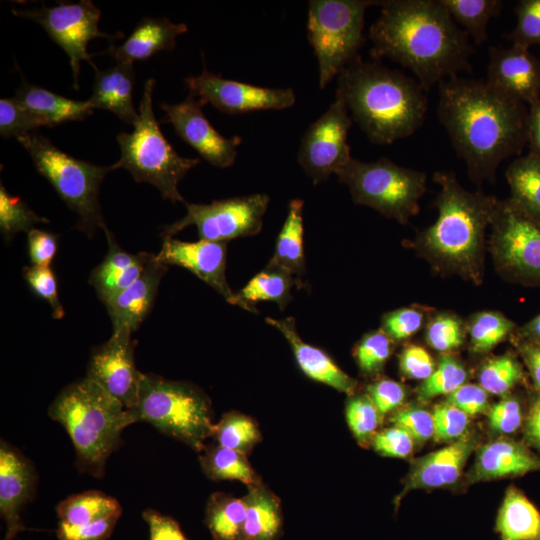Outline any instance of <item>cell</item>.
Here are the masks:
<instances>
[{
  "label": "cell",
  "instance_id": "obj_7",
  "mask_svg": "<svg viewBox=\"0 0 540 540\" xmlns=\"http://www.w3.org/2000/svg\"><path fill=\"white\" fill-rule=\"evenodd\" d=\"M137 422H147L201 453L211 438L212 403L198 386L155 374H143L138 404L132 410Z\"/></svg>",
  "mask_w": 540,
  "mask_h": 540
},
{
  "label": "cell",
  "instance_id": "obj_61",
  "mask_svg": "<svg viewBox=\"0 0 540 540\" xmlns=\"http://www.w3.org/2000/svg\"><path fill=\"white\" fill-rule=\"evenodd\" d=\"M523 431L525 442L540 451V393L537 391L531 396Z\"/></svg>",
  "mask_w": 540,
  "mask_h": 540
},
{
  "label": "cell",
  "instance_id": "obj_18",
  "mask_svg": "<svg viewBox=\"0 0 540 540\" xmlns=\"http://www.w3.org/2000/svg\"><path fill=\"white\" fill-rule=\"evenodd\" d=\"M227 243L199 239L185 242L163 238L156 258L162 264L183 267L212 287L228 303L241 307V302L226 279Z\"/></svg>",
  "mask_w": 540,
  "mask_h": 540
},
{
  "label": "cell",
  "instance_id": "obj_45",
  "mask_svg": "<svg viewBox=\"0 0 540 540\" xmlns=\"http://www.w3.org/2000/svg\"><path fill=\"white\" fill-rule=\"evenodd\" d=\"M466 335V325L451 312H441L432 316L425 327V340L434 350L449 354L460 348Z\"/></svg>",
  "mask_w": 540,
  "mask_h": 540
},
{
  "label": "cell",
  "instance_id": "obj_36",
  "mask_svg": "<svg viewBox=\"0 0 540 540\" xmlns=\"http://www.w3.org/2000/svg\"><path fill=\"white\" fill-rule=\"evenodd\" d=\"M246 516L244 498L216 492L205 508V524L214 540H240Z\"/></svg>",
  "mask_w": 540,
  "mask_h": 540
},
{
  "label": "cell",
  "instance_id": "obj_44",
  "mask_svg": "<svg viewBox=\"0 0 540 540\" xmlns=\"http://www.w3.org/2000/svg\"><path fill=\"white\" fill-rule=\"evenodd\" d=\"M347 424L361 446L371 445L382 416L367 393L349 396L345 406Z\"/></svg>",
  "mask_w": 540,
  "mask_h": 540
},
{
  "label": "cell",
  "instance_id": "obj_37",
  "mask_svg": "<svg viewBox=\"0 0 540 540\" xmlns=\"http://www.w3.org/2000/svg\"><path fill=\"white\" fill-rule=\"evenodd\" d=\"M453 20L463 26L464 31L476 45L488 39V23L502 9L499 0H441Z\"/></svg>",
  "mask_w": 540,
  "mask_h": 540
},
{
  "label": "cell",
  "instance_id": "obj_10",
  "mask_svg": "<svg viewBox=\"0 0 540 540\" xmlns=\"http://www.w3.org/2000/svg\"><path fill=\"white\" fill-rule=\"evenodd\" d=\"M371 0H310L307 35L318 64L319 87L329 82L359 55L366 10Z\"/></svg>",
  "mask_w": 540,
  "mask_h": 540
},
{
  "label": "cell",
  "instance_id": "obj_13",
  "mask_svg": "<svg viewBox=\"0 0 540 540\" xmlns=\"http://www.w3.org/2000/svg\"><path fill=\"white\" fill-rule=\"evenodd\" d=\"M12 13L40 24L49 37L64 50L69 57L74 88L77 90L81 61H87L94 66L92 55L87 51L89 41L94 38H117L99 30L101 11L90 0L59 2L54 6L43 5L30 10L12 9Z\"/></svg>",
  "mask_w": 540,
  "mask_h": 540
},
{
  "label": "cell",
  "instance_id": "obj_57",
  "mask_svg": "<svg viewBox=\"0 0 540 540\" xmlns=\"http://www.w3.org/2000/svg\"><path fill=\"white\" fill-rule=\"evenodd\" d=\"M120 516H110L85 526H67L58 524L56 535L58 540H107Z\"/></svg>",
  "mask_w": 540,
  "mask_h": 540
},
{
  "label": "cell",
  "instance_id": "obj_16",
  "mask_svg": "<svg viewBox=\"0 0 540 540\" xmlns=\"http://www.w3.org/2000/svg\"><path fill=\"white\" fill-rule=\"evenodd\" d=\"M134 350L131 334L113 332L108 341L92 350L86 369V377L131 411L138 404L144 374L136 368Z\"/></svg>",
  "mask_w": 540,
  "mask_h": 540
},
{
  "label": "cell",
  "instance_id": "obj_29",
  "mask_svg": "<svg viewBox=\"0 0 540 540\" xmlns=\"http://www.w3.org/2000/svg\"><path fill=\"white\" fill-rule=\"evenodd\" d=\"M243 498L246 516L240 540H278L283 528L280 499L262 482L248 487Z\"/></svg>",
  "mask_w": 540,
  "mask_h": 540
},
{
  "label": "cell",
  "instance_id": "obj_24",
  "mask_svg": "<svg viewBox=\"0 0 540 540\" xmlns=\"http://www.w3.org/2000/svg\"><path fill=\"white\" fill-rule=\"evenodd\" d=\"M540 470V456L527 445L500 438L481 446L467 476L470 484L520 476Z\"/></svg>",
  "mask_w": 540,
  "mask_h": 540
},
{
  "label": "cell",
  "instance_id": "obj_28",
  "mask_svg": "<svg viewBox=\"0 0 540 540\" xmlns=\"http://www.w3.org/2000/svg\"><path fill=\"white\" fill-rule=\"evenodd\" d=\"M15 100L39 116L48 127L67 121H81L93 113L88 100L66 98L45 88L33 85L22 78Z\"/></svg>",
  "mask_w": 540,
  "mask_h": 540
},
{
  "label": "cell",
  "instance_id": "obj_3",
  "mask_svg": "<svg viewBox=\"0 0 540 540\" xmlns=\"http://www.w3.org/2000/svg\"><path fill=\"white\" fill-rule=\"evenodd\" d=\"M433 181L440 188L434 201L438 216L417 234L412 247L438 273L481 285L486 230L499 200L482 190L464 189L452 171L436 172Z\"/></svg>",
  "mask_w": 540,
  "mask_h": 540
},
{
  "label": "cell",
  "instance_id": "obj_12",
  "mask_svg": "<svg viewBox=\"0 0 540 540\" xmlns=\"http://www.w3.org/2000/svg\"><path fill=\"white\" fill-rule=\"evenodd\" d=\"M270 197L256 193L215 200L209 204L185 203L186 215L167 225L162 238H172L188 226L197 228L202 240L224 242L258 234L263 226V216Z\"/></svg>",
  "mask_w": 540,
  "mask_h": 540
},
{
  "label": "cell",
  "instance_id": "obj_25",
  "mask_svg": "<svg viewBox=\"0 0 540 540\" xmlns=\"http://www.w3.org/2000/svg\"><path fill=\"white\" fill-rule=\"evenodd\" d=\"M108 251L90 275L89 282L98 298L106 304L114 296L137 281L155 254H132L123 250L107 227L104 229Z\"/></svg>",
  "mask_w": 540,
  "mask_h": 540
},
{
  "label": "cell",
  "instance_id": "obj_26",
  "mask_svg": "<svg viewBox=\"0 0 540 540\" xmlns=\"http://www.w3.org/2000/svg\"><path fill=\"white\" fill-rule=\"evenodd\" d=\"M134 78L130 62H117L104 70L95 68L92 95L88 99L92 108L108 110L134 127L139 120L133 105Z\"/></svg>",
  "mask_w": 540,
  "mask_h": 540
},
{
  "label": "cell",
  "instance_id": "obj_27",
  "mask_svg": "<svg viewBox=\"0 0 540 540\" xmlns=\"http://www.w3.org/2000/svg\"><path fill=\"white\" fill-rule=\"evenodd\" d=\"M184 23H173L168 18L142 19L128 38L108 50L117 62L145 61L163 50H172L178 36L187 32Z\"/></svg>",
  "mask_w": 540,
  "mask_h": 540
},
{
  "label": "cell",
  "instance_id": "obj_55",
  "mask_svg": "<svg viewBox=\"0 0 540 540\" xmlns=\"http://www.w3.org/2000/svg\"><path fill=\"white\" fill-rule=\"evenodd\" d=\"M435 368L434 359L422 346L408 344L399 356V369L406 378L424 381L431 376Z\"/></svg>",
  "mask_w": 540,
  "mask_h": 540
},
{
  "label": "cell",
  "instance_id": "obj_8",
  "mask_svg": "<svg viewBox=\"0 0 540 540\" xmlns=\"http://www.w3.org/2000/svg\"><path fill=\"white\" fill-rule=\"evenodd\" d=\"M33 164L59 197L77 215L76 228L92 238L106 226L99 202L100 185L112 166L79 160L56 147L47 137L31 132L17 137Z\"/></svg>",
  "mask_w": 540,
  "mask_h": 540
},
{
  "label": "cell",
  "instance_id": "obj_6",
  "mask_svg": "<svg viewBox=\"0 0 540 540\" xmlns=\"http://www.w3.org/2000/svg\"><path fill=\"white\" fill-rule=\"evenodd\" d=\"M155 80H146L139 105V120L131 133L116 137L121 156L112 169H126L137 182L156 187L164 199L172 203L185 202L178 183L196 165L199 158L179 155L161 132L154 116L152 94Z\"/></svg>",
  "mask_w": 540,
  "mask_h": 540
},
{
  "label": "cell",
  "instance_id": "obj_38",
  "mask_svg": "<svg viewBox=\"0 0 540 540\" xmlns=\"http://www.w3.org/2000/svg\"><path fill=\"white\" fill-rule=\"evenodd\" d=\"M517 325L499 311H480L470 316L466 324L469 347L475 354L491 351L511 337Z\"/></svg>",
  "mask_w": 540,
  "mask_h": 540
},
{
  "label": "cell",
  "instance_id": "obj_60",
  "mask_svg": "<svg viewBox=\"0 0 540 540\" xmlns=\"http://www.w3.org/2000/svg\"><path fill=\"white\" fill-rule=\"evenodd\" d=\"M528 370L535 391L540 393V344L510 337Z\"/></svg>",
  "mask_w": 540,
  "mask_h": 540
},
{
  "label": "cell",
  "instance_id": "obj_34",
  "mask_svg": "<svg viewBox=\"0 0 540 540\" xmlns=\"http://www.w3.org/2000/svg\"><path fill=\"white\" fill-rule=\"evenodd\" d=\"M510 199L540 222V159L527 154L513 160L506 170Z\"/></svg>",
  "mask_w": 540,
  "mask_h": 540
},
{
  "label": "cell",
  "instance_id": "obj_11",
  "mask_svg": "<svg viewBox=\"0 0 540 540\" xmlns=\"http://www.w3.org/2000/svg\"><path fill=\"white\" fill-rule=\"evenodd\" d=\"M488 250L497 273L511 283L540 287V222L510 198L499 200Z\"/></svg>",
  "mask_w": 540,
  "mask_h": 540
},
{
  "label": "cell",
  "instance_id": "obj_42",
  "mask_svg": "<svg viewBox=\"0 0 540 540\" xmlns=\"http://www.w3.org/2000/svg\"><path fill=\"white\" fill-rule=\"evenodd\" d=\"M39 223H49V220L34 212L21 197L9 194L1 183L0 231L3 239L9 242L17 233H28Z\"/></svg>",
  "mask_w": 540,
  "mask_h": 540
},
{
  "label": "cell",
  "instance_id": "obj_59",
  "mask_svg": "<svg viewBox=\"0 0 540 540\" xmlns=\"http://www.w3.org/2000/svg\"><path fill=\"white\" fill-rule=\"evenodd\" d=\"M142 516L148 525L150 540H188L172 517L150 508L144 510Z\"/></svg>",
  "mask_w": 540,
  "mask_h": 540
},
{
  "label": "cell",
  "instance_id": "obj_19",
  "mask_svg": "<svg viewBox=\"0 0 540 540\" xmlns=\"http://www.w3.org/2000/svg\"><path fill=\"white\" fill-rule=\"evenodd\" d=\"M36 484L34 464L16 447L1 440L0 514L6 524L4 540H14L25 530L21 512L32 499Z\"/></svg>",
  "mask_w": 540,
  "mask_h": 540
},
{
  "label": "cell",
  "instance_id": "obj_33",
  "mask_svg": "<svg viewBox=\"0 0 540 540\" xmlns=\"http://www.w3.org/2000/svg\"><path fill=\"white\" fill-rule=\"evenodd\" d=\"M59 524L85 526L110 516H121L118 500L101 491H86L62 500L56 506Z\"/></svg>",
  "mask_w": 540,
  "mask_h": 540
},
{
  "label": "cell",
  "instance_id": "obj_53",
  "mask_svg": "<svg viewBox=\"0 0 540 540\" xmlns=\"http://www.w3.org/2000/svg\"><path fill=\"white\" fill-rule=\"evenodd\" d=\"M366 393L382 417L399 410L407 397L406 387L390 378H379L368 384Z\"/></svg>",
  "mask_w": 540,
  "mask_h": 540
},
{
  "label": "cell",
  "instance_id": "obj_23",
  "mask_svg": "<svg viewBox=\"0 0 540 540\" xmlns=\"http://www.w3.org/2000/svg\"><path fill=\"white\" fill-rule=\"evenodd\" d=\"M265 321L286 338L300 370L308 378L348 396L356 393L358 381L344 372L324 350L304 342L293 317H267Z\"/></svg>",
  "mask_w": 540,
  "mask_h": 540
},
{
  "label": "cell",
  "instance_id": "obj_48",
  "mask_svg": "<svg viewBox=\"0 0 540 540\" xmlns=\"http://www.w3.org/2000/svg\"><path fill=\"white\" fill-rule=\"evenodd\" d=\"M432 415L434 420L433 439L436 442L449 444L468 434L469 416L457 407L444 401L433 408Z\"/></svg>",
  "mask_w": 540,
  "mask_h": 540
},
{
  "label": "cell",
  "instance_id": "obj_31",
  "mask_svg": "<svg viewBox=\"0 0 540 540\" xmlns=\"http://www.w3.org/2000/svg\"><path fill=\"white\" fill-rule=\"evenodd\" d=\"M303 207L304 202L301 199H292L289 202L274 254L268 262L293 275L299 288L304 285L302 277L305 273Z\"/></svg>",
  "mask_w": 540,
  "mask_h": 540
},
{
  "label": "cell",
  "instance_id": "obj_50",
  "mask_svg": "<svg viewBox=\"0 0 540 540\" xmlns=\"http://www.w3.org/2000/svg\"><path fill=\"white\" fill-rule=\"evenodd\" d=\"M488 426L498 435L515 433L523 424V407L521 400L515 395H505L490 406L488 412Z\"/></svg>",
  "mask_w": 540,
  "mask_h": 540
},
{
  "label": "cell",
  "instance_id": "obj_46",
  "mask_svg": "<svg viewBox=\"0 0 540 540\" xmlns=\"http://www.w3.org/2000/svg\"><path fill=\"white\" fill-rule=\"evenodd\" d=\"M428 310L418 306L402 307L385 313L381 329L394 341H403L417 334L428 321Z\"/></svg>",
  "mask_w": 540,
  "mask_h": 540
},
{
  "label": "cell",
  "instance_id": "obj_41",
  "mask_svg": "<svg viewBox=\"0 0 540 540\" xmlns=\"http://www.w3.org/2000/svg\"><path fill=\"white\" fill-rule=\"evenodd\" d=\"M467 378L465 366L453 355L443 354L431 376L418 387L417 397L426 402L438 396H448L465 384Z\"/></svg>",
  "mask_w": 540,
  "mask_h": 540
},
{
  "label": "cell",
  "instance_id": "obj_5",
  "mask_svg": "<svg viewBox=\"0 0 540 540\" xmlns=\"http://www.w3.org/2000/svg\"><path fill=\"white\" fill-rule=\"evenodd\" d=\"M69 435L80 472L102 478L126 427L137 423L126 409L95 381L84 377L63 388L48 410Z\"/></svg>",
  "mask_w": 540,
  "mask_h": 540
},
{
  "label": "cell",
  "instance_id": "obj_51",
  "mask_svg": "<svg viewBox=\"0 0 540 540\" xmlns=\"http://www.w3.org/2000/svg\"><path fill=\"white\" fill-rule=\"evenodd\" d=\"M23 277L31 290L48 302L55 319L64 317V308L58 297L57 280L51 267L26 266Z\"/></svg>",
  "mask_w": 540,
  "mask_h": 540
},
{
  "label": "cell",
  "instance_id": "obj_54",
  "mask_svg": "<svg viewBox=\"0 0 540 540\" xmlns=\"http://www.w3.org/2000/svg\"><path fill=\"white\" fill-rule=\"evenodd\" d=\"M415 441L403 428L392 425L374 435L371 446L378 454L393 458H407L414 449Z\"/></svg>",
  "mask_w": 540,
  "mask_h": 540
},
{
  "label": "cell",
  "instance_id": "obj_49",
  "mask_svg": "<svg viewBox=\"0 0 540 540\" xmlns=\"http://www.w3.org/2000/svg\"><path fill=\"white\" fill-rule=\"evenodd\" d=\"M517 22L507 38L515 45L528 48L540 45V0H521L515 8Z\"/></svg>",
  "mask_w": 540,
  "mask_h": 540
},
{
  "label": "cell",
  "instance_id": "obj_39",
  "mask_svg": "<svg viewBox=\"0 0 540 540\" xmlns=\"http://www.w3.org/2000/svg\"><path fill=\"white\" fill-rule=\"evenodd\" d=\"M211 438L219 446L247 455L261 441L262 436L253 418L238 411H230L214 424Z\"/></svg>",
  "mask_w": 540,
  "mask_h": 540
},
{
  "label": "cell",
  "instance_id": "obj_20",
  "mask_svg": "<svg viewBox=\"0 0 540 540\" xmlns=\"http://www.w3.org/2000/svg\"><path fill=\"white\" fill-rule=\"evenodd\" d=\"M489 56L488 84L528 105L540 99V61L528 48L491 47Z\"/></svg>",
  "mask_w": 540,
  "mask_h": 540
},
{
  "label": "cell",
  "instance_id": "obj_15",
  "mask_svg": "<svg viewBox=\"0 0 540 540\" xmlns=\"http://www.w3.org/2000/svg\"><path fill=\"white\" fill-rule=\"evenodd\" d=\"M189 92L204 105L209 103L227 114H242L259 110H283L295 104L292 88H267L225 79L204 67L198 76H188Z\"/></svg>",
  "mask_w": 540,
  "mask_h": 540
},
{
  "label": "cell",
  "instance_id": "obj_4",
  "mask_svg": "<svg viewBox=\"0 0 540 540\" xmlns=\"http://www.w3.org/2000/svg\"><path fill=\"white\" fill-rule=\"evenodd\" d=\"M336 94L352 121L378 145L412 135L422 126L428 106L426 90L417 80L360 55L339 73Z\"/></svg>",
  "mask_w": 540,
  "mask_h": 540
},
{
  "label": "cell",
  "instance_id": "obj_56",
  "mask_svg": "<svg viewBox=\"0 0 540 540\" xmlns=\"http://www.w3.org/2000/svg\"><path fill=\"white\" fill-rule=\"evenodd\" d=\"M445 402L457 407L468 416L487 413L490 408L489 393L479 384H463L446 396Z\"/></svg>",
  "mask_w": 540,
  "mask_h": 540
},
{
  "label": "cell",
  "instance_id": "obj_9",
  "mask_svg": "<svg viewBox=\"0 0 540 540\" xmlns=\"http://www.w3.org/2000/svg\"><path fill=\"white\" fill-rule=\"evenodd\" d=\"M357 205L407 224L420 210L427 189L425 172L399 166L381 157L373 162L352 158L337 174Z\"/></svg>",
  "mask_w": 540,
  "mask_h": 540
},
{
  "label": "cell",
  "instance_id": "obj_43",
  "mask_svg": "<svg viewBox=\"0 0 540 540\" xmlns=\"http://www.w3.org/2000/svg\"><path fill=\"white\" fill-rule=\"evenodd\" d=\"M394 344L381 328L364 334L353 350L361 374L366 377L380 374L393 353Z\"/></svg>",
  "mask_w": 540,
  "mask_h": 540
},
{
  "label": "cell",
  "instance_id": "obj_62",
  "mask_svg": "<svg viewBox=\"0 0 540 540\" xmlns=\"http://www.w3.org/2000/svg\"><path fill=\"white\" fill-rule=\"evenodd\" d=\"M526 140L529 146L528 154L540 159V99L529 105Z\"/></svg>",
  "mask_w": 540,
  "mask_h": 540
},
{
  "label": "cell",
  "instance_id": "obj_1",
  "mask_svg": "<svg viewBox=\"0 0 540 540\" xmlns=\"http://www.w3.org/2000/svg\"><path fill=\"white\" fill-rule=\"evenodd\" d=\"M438 120L446 129L469 178L493 183L505 159L527 144L528 108L486 80L451 77L438 84Z\"/></svg>",
  "mask_w": 540,
  "mask_h": 540
},
{
  "label": "cell",
  "instance_id": "obj_32",
  "mask_svg": "<svg viewBox=\"0 0 540 540\" xmlns=\"http://www.w3.org/2000/svg\"><path fill=\"white\" fill-rule=\"evenodd\" d=\"M298 283L293 275L286 270L270 263L256 274L251 280L237 292L241 302V308L257 313L255 303L258 301H271L284 310L291 301V290Z\"/></svg>",
  "mask_w": 540,
  "mask_h": 540
},
{
  "label": "cell",
  "instance_id": "obj_58",
  "mask_svg": "<svg viewBox=\"0 0 540 540\" xmlns=\"http://www.w3.org/2000/svg\"><path fill=\"white\" fill-rule=\"evenodd\" d=\"M27 234L31 264L39 267H50L57 251L58 236L36 228Z\"/></svg>",
  "mask_w": 540,
  "mask_h": 540
},
{
  "label": "cell",
  "instance_id": "obj_47",
  "mask_svg": "<svg viewBox=\"0 0 540 540\" xmlns=\"http://www.w3.org/2000/svg\"><path fill=\"white\" fill-rule=\"evenodd\" d=\"M47 126L36 114L22 106L15 98L0 99V134L3 138H16L36 132V129Z\"/></svg>",
  "mask_w": 540,
  "mask_h": 540
},
{
  "label": "cell",
  "instance_id": "obj_35",
  "mask_svg": "<svg viewBox=\"0 0 540 540\" xmlns=\"http://www.w3.org/2000/svg\"><path fill=\"white\" fill-rule=\"evenodd\" d=\"M199 454L203 472L211 480L240 481L248 487L262 482L250 465L247 455L241 452L210 444L206 445Z\"/></svg>",
  "mask_w": 540,
  "mask_h": 540
},
{
  "label": "cell",
  "instance_id": "obj_2",
  "mask_svg": "<svg viewBox=\"0 0 540 540\" xmlns=\"http://www.w3.org/2000/svg\"><path fill=\"white\" fill-rule=\"evenodd\" d=\"M380 15L370 26L371 57H387L411 70L428 91L441 81L471 71L474 52L441 0L375 1Z\"/></svg>",
  "mask_w": 540,
  "mask_h": 540
},
{
  "label": "cell",
  "instance_id": "obj_52",
  "mask_svg": "<svg viewBox=\"0 0 540 540\" xmlns=\"http://www.w3.org/2000/svg\"><path fill=\"white\" fill-rule=\"evenodd\" d=\"M393 425L407 431L415 443L423 444L434 435L432 412L420 407H407L394 412L390 418Z\"/></svg>",
  "mask_w": 540,
  "mask_h": 540
},
{
  "label": "cell",
  "instance_id": "obj_63",
  "mask_svg": "<svg viewBox=\"0 0 540 540\" xmlns=\"http://www.w3.org/2000/svg\"><path fill=\"white\" fill-rule=\"evenodd\" d=\"M515 338L540 344V314L533 317L524 325L516 328L511 335Z\"/></svg>",
  "mask_w": 540,
  "mask_h": 540
},
{
  "label": "cell",
  "instance_id": "obj_17",
  "mask_svg": "<svg viewBox=\"0 0 540 540\" xmlns=\"http://www.w3.org/2000/svg\"><path fill=\"white\" fill-rule=\"evenodd\" d=\"M203 105L192 93L181 103H161L160 108L166 114L161 122L171 124L175 133L211 165L230 167L236 160L242 138L221 135L206 118Z\"/></svg>",
  "mask_w": 540,
  "mask_h": 540
},
{
  "label": "cell",
  "instance_id": "obj_21",
  "mask_svg": "<svg viewBox=\"0 0 540 540\" xmlns=\"http://www.w3.org/2000/svg\"><path fill=\"white\" fill-rule=\"evenodd\" d=\"M476 446V439L467 434L460 440L414 460L403 489L395 499V505L398 506L401 499L412 490L444 488L456 484Z\"/></svg>",
  "mask_w": 540,
  "mask_h": 540
},
{
  "label": "cell",
  "instance_id": "obj_22",
  "mask_svg": "<svg viewBox=\"0 0 540 540\" xmlns=\"http://www.w3.org/2000/svg\"><path fill=\"white\" fill-rule=\"evenodd\" d=\"M167 266L156 254L140 278L114 296L105 305L113 325V332L133 334L149 314Z\"/></svg>",
  "mask_w": 540,
  "mask_h": 540
},
{
  "label": "cell",
  "instance_id": "obj_14",
  "mask_svg": "<svg viewBox=\"0 0 540 540\" xmlns=\"http://www.w3.org/2000/svg\"><path fill=\"white\" fill-rule=\"evenodd\" d=\"M352 119L341 96L314 121L301 137L298 163L313 184L337 174L351 159L347 143Z\"/></svg>",
  "mask_w": 540,
  "mask_h": 540
},
{
  "label": "cell",
  "instance_id": "obj_40",
  "mask_svg": "<svg viewBox=\"0 0 540 540\" xmlns=\"http://www.w3.org/2000/svg\"><path fill=\"white\" fill-rule=\"evenodd\" d=\"M525 381V372L517 357L510 352L487 359L478 371V383L489 394L508 395Z\"/></svg>",
  "mask_w": 540,
  "mask_h": 540
},
{
  "label": "cell",
  "instance_id": "obj_30",
  "mask_svg": "<svg viewBox=\"0 0 540 540\" xmlns=\"http://www.w3.org/2000/svg\"><path fill=\"white\" fill-rule=\"evenodd\" d=\"M494 530L500 540H540V512L515 486H510L498 510Z\"/></svg>",
  "mask_w": 540,
  "mask_h": 540
}]
</instances>
